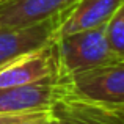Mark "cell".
I'll return each instance as SVG.
<instances>
[{"mask_svg": "<svg viewBox=\"0 0 124 124\" xmlns=\"http://www.w3.org/2000/svg\"><path fill=\"white\" fill-rule=\"evenodd\" d=\"M55 47L61 79L93 68L124 63V57H119L108 49L104 27L58 36Z\"/></svg>", "mask_w": 124, "mask_h": 124, "instance_id": "cell-1", "label": "cell"}, {"mask_svg": "<svg viewBox=\"0 0 124 124\" xmlns=\"http://www.w3.org/2000/svg\"><path fill=\"white\" fill-rule=\"evenodd\" d=\"M63 80L68 91L82 99L124 107V63L86 69Z\"/></svg>", "mask_w": 124, "mask_h": 124, "instance_id": "cell-2", "label": "cell"}, {"mask_svg": "<svg viewBox=\"0 0 124 124\" xmlns=\"http://www.w3.org/2000/svg\"><path fill=\"white\" fill-rule=\"evenodd\" d=\"M69 11L55 14L42 22L25 25V27L0 25V66L25 54L54 44L60 36V28L66 21Z\"/></svg>", "mask_w": 124, "mask_h": 124, "instance_id": "cell-3", "label": "cell"}, {"mask_svg": "<svg viewBox=\"0 0 124 124\" xmlns=\"http://www.w3.org/2000/svg\"><path fill=\"white\" fill-rule=\"evenodd\" d=\"M47 124H124V107L82 99L69 93L64 83L60 96L47 108Z\"/></svg>", "mask_w": 124, "mask_h": 124, "instance_id": "cell-4", "label": "cell"}, {"mask_svg": "<svg viewBox=\"0 0 124 124\" xmlns=\"http://www.w3.org/2000/svg\"><path fill=\"white\" fill-rule=\"evenodd\" d=\"M55 42L0 66V88L22 86L60 77Z\"/></svg>", "mask_w": 124, "mask_h": 124, "instance_id": "cell-5", "label": "cell"}, {"mask_svg": "<svg viewBox=\"0 0 124 124\" xmlns=\"http://www.w3.org/2000/svg\"><path fill=\"white\" fill-rule=\"evenodd\" d=\"M64 88L61 77H52L36 83L0 88V113L44 112Z\"/></svg>", "mask_w": 124, "mask_h": 124, "instance_id": "cell-6", "label": "cell"}, {"mask_svg": "<svg viewBox=\"0 0 124 124\" xmlns=\"http://www.w3.org/2000/svg\"><path fill=\"white\" fill-rule=\"evenodd\" d=\"M79 0H0V25L25 27L66 13Z\"/></svg>", "mask_w": 124, "mask_h": 124, "instance_id": "cell-7", "label": "cell"}, {"mask_svg": "<svg viewBox=\"0 0 124 124\" xmlns=\"http://www.w3.org/2000/svg\"><path fill=\"white\" fill-rule=\"evenodd\" d=\"M123 5L124 0H79L71 8L66 21L61 25L60 36L104 27Z\"/></svg>", "mask_w": 124, "mask_h": 124, "instance_id": "cell-8", "label": "cell"}, {"mask_svg": "<svg viewBox=\"0 0 124 124\" xmlns=\"http://www.w3.org/2000/svg\"><path fill=\"white\" fill-rule=\"evenodd\" d=\"M104 36L110 50L124 57V5L119 6L104 25Z\"/></svg>", "mask_w": 124, "mask_h": 124, "instance_id": "cell-9", "label": "cell"}, {"mask_svg": "<svg viewBox=\"0 0 124 124\" xmlns=\"http://www.w3.org/2000/svg\"><path fill=\"white\" fill-rule=\"evenodd\" d=\"M47 110L44 112H22V113H0V124H24L35 119L44 118Z\"/></svg>", "mask_w": 124, "mask_h": 124, "instance_id": "cell-10", "label": "cell"}, {"mask_svg": "<svg viewBox=\"0 0 124 124\" xmlns=\"http://www.w3.org/2000/svg\"><path fill=\"white\" fill-rule=\"evenodd\" d=\"M24 124H47V115H46L44 118L35 119V121H30V123H24Z\"/></svg>", "mask_w": 124, "mask_h": 124, "instance_id": "cell-11", "label": "cell"}]
</instances>
